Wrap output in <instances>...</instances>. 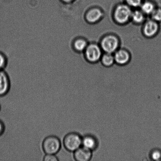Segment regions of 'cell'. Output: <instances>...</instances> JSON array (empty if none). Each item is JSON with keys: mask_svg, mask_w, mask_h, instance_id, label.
<instances>
[{"mask_svg": "<svg viewBox=\"0 0 161 161\" xmlns=\"http://www.w3.org/2000/svg\"><path fill=\"white\" fill-rule=\"evenodd\" d=\"M82 146L90 151L94 150L97 147V141L93 136H85L82 138Z\"/></svg>", "mask_w": 161, "mask_h": 161, "instance_id": "11", "label": "cell"}, {"mask_svg": "<svg viewBox=\"0 0 161 161\" xmlns=\"http://www.w3.org/2000/svg\"><path fill=\"white\" fill-rule=\"evenodd\" d=\"M115 62L120 65H124L128 63L130 59L128 52L123 49L117 50L114 53Z\"/></svg>", "mask_w": 161, "mask_h": 161, "instance_id": "9", "label": "cell"}, {"mask_svg": "<svg viewBox=\"0 0 161 161\" xmlns=\"http://www.w3.org/2000/svg\"><path fill=\"white\" fill-rule=\"evenodd\" d=\"M91 151L85 147H80L74 152V158L77 161H88L92 157Z\"/></svg>", "mask_w": 161, "mask_h": 161, "instance_id": "8", "label": "cell"}, {"mask_svg": "<svg viewBox=\"0 0 161 161\" xmlns=\"http://www.w3.org/2000/svg\"><path fill=\"white\" fill-rule=\"evenodd\" d=\"M127 5L130 7L137 8L140 6L142 3V0H126Z\"/></svg>", "mask_w": 161, "mask_h": 161, "instance_id": "19", "label": "cell"}, {"mask_svg": "<svg viewBox=\"0 0 161 161\" xmlns=\"http://www.w3.org/2000/svg\"><path fill=\"white\" fill-rule=\"evenodd\" d=\"M160 30L159 23L151 19L148 20L143 27V33L147 37H152L157 35Z\"/></svg>", "mask_w": 161, "mask_h": 161, "instance_id": "6", "label": "cell"}, {"mask_svg": "<svg viewBox=\"0 0 161 161\" xmlns=\"http://www.w3.org/2000/svg\"><path fill=\"white\" fill-rule=\"evenodd\" d=\"M132 12L128 5L119 4L115 9L114 13V19L121 24L127 23L131 19Z\"/></svg>", "mask_w": 161, "mask_h": 161, "instance_id": "3", "label": "cell"}, {"mask_svg": "<svg viewBox=\"0 0 161 161\" xmlns=\"http://www.w3.org/2000/svg\"><path fill=\"white\" fill-rule=\"evenodd\" d=\"M103 14L100 9L94 8L90 9L87 13L86 18L90 23H96L99 21L102 18Z\"/></svg>", "mask_w": 161, "mask_h": 161, "instance_id": "10", "label": "cell"}, {"mask_svg": "<svg viewBox=\"0 0 161 161\" xmlns=\"http://www.w3.org/2000/svg\"><path fill=\"white\" fill-rule=\"evenodd\" d=\"M101 59L103 64L106 67H110L115 62L114 56L113 53H106L102 55Z\"/></svg>", "mask_w": 161, "mask_h": 161, "instance_id": "15", "label": "cell"}, {"mask_svg": "<svg viewBox=\"0 0 161 161\" xmlns=\"http://www.w3.org/2000/svg\"><path fill=\"white\" fill-rule=\"evenodd\" d=\"M152 19L157 23L161 22V8H156L151 15Z\"/></svg>", "mask_w": 161, "mask_h": 161, "instance_id": "16", "label": "cell"}, {"mask_svg": "<svg viewBox=\"0 0 161 161\" xmlns=\"http://www.w3.org/2000/svg\"><path fill=\"white\" fill-rule=\"evenodd\" d=\"M64 3L66 4H69V3H71L75 0H61Z\"/></svg>", "mask_w": 161, "mask_h": 161, "instance_id": "22", "label": "cell"}, {"mask_svg": "<svg viewBox=\"0 0 161 161\" xmlns=\"http://www.w3.org/2000/svg\"><path fill=\"white\" fill-rule=\"evenodd\" d=\"M87 42L84 39L79 38L73 42V47L75 51L78 52L85 51L88 46Z\"/></svg>", "mask_w": 161, "mask_h": 161, "instance_id": "13", "label": "cell"}, {"mask_svg": "<svg viewBox=\"0 0 161 161\" xmlns=\"http://www.w3.org/2000/svg\"><path fill=\"white\" fill-rule=\"evenodd\" d=\"M119 45L118 38L112 35L105 36L101 42V48L105 53H114L118 50Z\"/></svg>", "mask_w": 161, "mask_h": 161, "instance_id": "4", "label": "cell"}, {"mask_svg": "<svg viewBox=\"0 0 161 161\" xmlns=\"http://www.w3.org/2000/svg\"><path fill=\"white\" fill-rule=\"evenodd\" d=\"M82 138L76 132H70L64 136L63 143L66 150L74 152L82 146Z\"/></svg>", "mask_w": 161, "mask_h": 161, "instance_id": "2", "label": "cell"}, {"mask_svg": "<svg viewBox=\"0 0 161 161\" xmlns=\"http://www.w3.org/2000/svg\"><path fill=\"white\" fill-rule=\"evenodd\" d=\"M141 6V10L145 15H151L156 6L153 3L150 1H146L142 3Z\"/></svg>", "mask_w": 161, "mask_h": 161, "instance_id": "12", "label": "cell"}, {"mask_svg": "<svg viewBox=\"0 0 161 161\" xmlns=\"http://www.w3.org/2000/svg\"><path fill=\"white\" fill-rule=\"evenodd\" d=\"M102 50L101 47L96 44H90L84 51L85 57L90 62H97L102 58Z\"/></svg>", "mask_w": 161, "mask_h": 161, "instance_id": "5", "label": "cell"}, {"mask_svg": "<svg viewBox=\"0 0 161 161\" xmlns=\"http://www.w3.org/2000/svg\"><path fill=\"white\" fill-rule=\"evenodd\" d=\"M61 147L60 140L55 136H49L43 140L42 149L46 154H56L59 152Z\"/></svg>", "mask_w": 161, "mask_h": 161, "instance_id": "1", "label": "cell"}, {"mask_svg": "<svg viewBox=\"0 0 161 161\" xmlns=\"http://www.w3.org/2000/svg\"><path fill=\"white\" fill-rule=\"evenodd\" d=\"M7 61L5 55L0 51V70H4L7 64Z\"/></svg>", "mask_w": 161, "mask_h": 161, "instance_id": "18", "label": "cell"}, {"mask_svg": "<svg viewBox=\"0 0 161 161\" xmlns=\"http://www.w3.org/2000/svg\"><path fill=\"white\" fill-rule=\"evenodd\" d=\"M151 158L154 161L161 160V150L159 149H154L150 154Z\"/></svg>", "mask_w": 161, "mask_h": 161, "instance_id": "17", "label": "cell"}, {"mask_svg": "<svg viewBox=\"0 0 161 161\" xmlns=\"http://www.w3.org/2000/svg\"><path fill=\"white\" fill-rule=\"evenodd\" d=\"M132 21L136 24L143 23L145 20V14L140 10H135L132 11L131 17Z\"/></svg>", "mask_w": 161, "mask_h": 161, "instance_id": "14", "label": "cell"}, {"mask_svg": "<svg viewBox=\"0 0 161 161\" xmlns=\"http://www.w3.org/2000/svg\"><path fill=\"white\" fill-rule=\"evenodd\" d=\"M10 88V81L8 75L4 70H0V97L6 95Z\"/></svg>", "mask_w": 161, "mask_h": 161, "instance_id": "7", "label": "cell"}, {"mask_svg": "<svg viewBox=\"0 0 161 161\" xmlns=\"http://www.w3.org/2000/svg\"><path fill=\"white\" fill-rule=\"evenodd\" d=\"M5 130V125L2 121L0 120V136L3 135Z\"/></svg>", "mask_w": 161, "mask_h": 161, "instance_id": "21", "label": "cell"}, {"mask_svg": "<svg viewBox=\"0 0 161 161\" xmlns=\"http://www.w3.org/2000/svg\"><path fill=\"white\" fill-rule=\"evenodd\" d=\"M43 161H59V159L56 154H46L43 158Z\"/></svg>", "mask_w": 161, "mask_h": 161, "instance_id": "20", "label": "cell"}, {"mask_svg": "<svg viewBox=\"0 0 161 161\" xmlns=\"http://www.w3.org/2000/svg\"><path fill=\"white\" fill-rule=\"evenodd\" d=\"M1 105H0V110H1Z\"/></svg>", "mask_w": 161, "mask_h": 161, "instance_id": "23", "label": "cell"}]
</instances>
